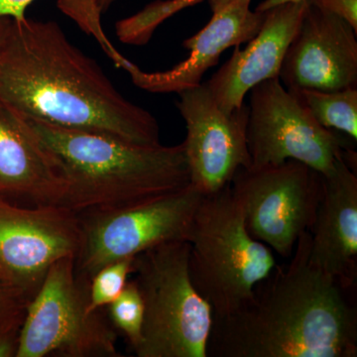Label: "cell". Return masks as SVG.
<instances>
[{"label": "cell", "mask_w": 357, "mask_h": 357, "mask_svg": "<svg viewBox=\"0 0 357 357\" xmlns=\"http://www.w3.org/2000/svg\"><path fill=\"white\" fill-rule=\"evenodd\" d=\"M0 100L25 119L161 144L153 115L126 100L54 21L0 17Z\"/></svg>", "instance_id": "obj_1"}, {"label": "cell", "mask_w": 357, "mask_h": 357, "mask_svg": "<svg viewBox=\"0 0 357 357\" xmlns=\"http://www.w3.org/2000/svg\"><path fill=\"white\" fill-rule=\"evenodd\" d=\"M303 234L238 309L213 318L208 357H356V289L310 260Z\"/></svg>", "instance_id": "obj_2"}, {"label": "cell", "mask_w": 357, "mask_h": 357, "mask_svg": "<svg viewBox=\"0 0 357 357\" xmlns=\"http://www.w3.org/2000/svg\"><path fill=\"white\" fill-rule=\"evenodd\" d=\"M23 119L64 182L63 206L75 213L138 204L191 184L183 143L143 146Z\"/></svg>", "instance_id": "obj_3"}, {"label": "cell", "mask_w": 357, "mask_h": 357, "mask_svg": "<svg viewBox=\"0 0 357 357\" xmlns=\"http://www.w3.org/2000/svg\"><path fill=\"white\" fill-rule=\"evenodd\" d=\"M188 241L190 277L210 304L213 319L238 309L277 265L271 248L248 234L229 185L204 195Z\"/></svg>", "instance_id": "obj_4"}, {"label": "cell", "mask_w": 357, "mask_h": 357, "mask_svg": "<svg viewBox=\"0 0 357 357\" xmlns=\"http://www.w3.org/2000/svg\"><path fill=\"white\" fill-rule=\"evenodd\" d=\"M189 256L187 241L160 244L135 256L133 279L144 305L136 356L208 357L213 311L192 284Z\"/></svg>", "instance_id": "obj_5"}, {"label": "cell", "mask_w": 357, "mask_h": 357, "mask_svg": "<svg viewBox=\"0 0 357 357\" xmlns=\"http://www.w3.org/2000/svg\"><path fill=\"white\" fill-rule=\"evenodd\" d=\"M75 256L53 265L28 302L16 357H121L109 316L89 310V280Z\"/></svg>", "instance_id": "obj_6"}, {"label": "cell", "mask_w": 357, "mask_h": 357, "mask_svg": "<svg viewBox=\"0 0 357 357\" xmlns=\"http://www.w3.org/2000/svg\"><path fill=\"white\" fill-rule=\"evenodd\" d=\"M203 197L190 184L141 203L77 213L81 243L75 258L77 275L91 280L110 263L135 257L160 244L188 241Z\"/></svg>", "instance_id": "obj_7"}, {"label": "cell", "mask_w": 357, "mask_h": 357, "mask_svg": "<svg viewBox=\"0 0 357 357\" xmlns=\"http://www.w3.org/2000/svg\"><path fill=\"white\" fill-rule=\"evenodd\" d=\"M256 241L290 258L298 239L310 231L324 194V177L296 160L279 165L241 168L229 183Z\"/></svg>", "instance_id": "obj_8"}, {"label": "cell", "mask_w": 357, "mask_h": 357, "mask_svg": "<svg viewBox=\"0 0 357 357\" xmlns=\"http://www.w3.org/2000/svg\"><path fill=\"white\" fill-rule=\"evenodd\" d=\"M249 93L246 140L251 168L296 160L323 176L333 172L337 159L349 148L278 77L256 84Z\"/></svg>", "instance_id": "obj_9"}, {"label": "cell", "mask_w": 357, "mask_h": 357, "mask_svg": "<svg viewBox=\"0 0 357 357\" xmlns=\"http://www.w3.org/2000/svg\"><path fill=\"white\" fill-rule=\"evenodd\" d=\"M79 215L62 206L22 208L0 195V280L31 300L50 268L76 257Z\"/></svg>", "instance_id": "obj_10"}, {"label": "cell", "mask_w": 357, "mask_h": 357, "mask_svg": "<svg viewBox=\"0 0 357 357\" xmlns=\"http://www.w3.org/2000/svg\"><path fill=\"white\" fill-rule=\"evenodd\" d=\"M178 95L176 105L187 128L183 144L191 184L204 195L213 194L227 187L238 169L251 165L246 140L248 105L243 103L227 114L204 83Z\"/></svg>", "instance_id": "obj_11"}, {"label": "cell", "mask_w": 357, "mask_h": 357, "mask_svg": "<svg viewBox=\"0 0 357 357\" xmlns=\"http://www.w3.org/2000/svg\"><path fill=\"white\" fill-rule=\"evenodd\" d=\"M357 32L335 14L307 3L282 62L289 91H342L357 86Z\"/></svg>", "instance_id": "obj_12"}, {"label": "cell", "mask_w": 357, "mask_h": 357, "mask_svg": "<svg viewBox=\"0 0 357 357\" xmlns=\"http://www.w3.org/2000/svg\"><path fill=\"white\" fill-rule=\"evenodd\" d=\"M252 0H208L213 16L201 31L185 39L187 60L166 72L145 73L130 61L122 69L138 88L155 93H180L198 86L206 70L215 67L220 56L231 47L255 38L261 29L265 13L252 11Z\"/></svg>", "instance_id": "obj_13"}, {"label": "cell", "mask_w": 357, "mask_h": 357, "mask_svg": "<svg viewBox=\"0 0 357 357\" xmlns=\"http://www.w3.org/2000/svg\"><path fill=\"white\" fill-rule=\"evenodd\" d=\"M356 152L347 149L324 177V194L310 229V260L344 287L357 286V175Z\"/></svg>", "instance_id": "obj_14"}, {"label": "cell", "mask_w": 357, "mask_h": 357, "mask_svg": "<svg viewBox=\"0 0 357 357\" xmlns=\"http://www.w3.org/2000/svg\"><path fill=\"white\" fill-rule=\"evenodd\" d=\"M307 6L304 0L268 9L261 29L248 47L243 50L234 47L229 60L204 83L220 109L231 114L256 84L279 79L282 62Z\"/></svg>", "instance_id": "obj_15"}, {"label": "cell", "mask_w": 357, "mask_h": 357, "mask_svg": "<svg viewBox=\"0 0 357 357\" xmlns=\"http://www.w3.org/2000/svg\"><path fill=\"white\" fill-rule=\"evenodd\" d=\"M0 195L62 206L65 185L25 119L0 100Z\"/></svg>", "instance_id": "obj_16"}, {"label": "cell", "mask_w": 357, "mask_h": 357, "mask_svg": "<svg viewBox=\"0 0 357 357\" xmlns=\"http://www.w3.org/2000/svg\"><path fill=\"white\" fill-rule=\"evenodd\" d=\"M291 91L321 126L344 132L356 142L357 88L335 91L318 89Z\"/></svg>", "instance_id": "obj_17"}, {"label": "cell", "mask_w": 357, "mask_h": 357, "mask_svg": "<svg viewBox=\"0 0 357 357\" xmlns=\"http://www.w3.org/2000/svg\"><path fill=\"white\" fill-rule=\"evenodd\" d=\"M201 1L203 0H155L139 13L119 20L115 25L117 37L122 43L142 46L150 41L162 23Z\"/></svg>", "instance_id": "obj_18"}, {"label": "cell", "mask_w": 357, "mask_h": 357, "mask_svg": "<svg viewBox=\"0 0 357 357\" xmlns=\"http://www.w3.org/2000/svg\"><path fill=\"white\" fill-rule=\"evenodd\" d=\"M107 307L109 319L114 328L126 335L131 349L135 351L142 337L144 305L134 279L128 281L121 295Z\"/></svg>", "instance_id": "obj_19"}, {"label": "cell", "mask_w": 357, "mask_h": 357, "mask_svg": "<svg viewBox=\"0 0 357 357\" xmlns=\"http://www.w3.org/2000/svg\"><path fill=\"white\" fill-rule=\"evenodd\" d=\"M135 257L117 260L100 268L89 280V310L98 311L109 306L121 295L129 275L133 274Z\"/></svg>", "instance_id": "obj_20"}, {"label": "cell", "mask_w": 357, "mask_h": 357, "mask_svg": "<svg viewBox=\"0 0 357 357\" xmlns=\"http://www.w3.org/2000/svg\"><path fill=\"white\" fill-rule=\"evenodd\" d=\"M29 300L0 280V330L22 325Z\"/></svg>", "instance_id": "obj_21"}, {"label": "cell", "mask_w": 357, "mask_h": 357, "mask_svg": "<svg viewBox=\"0 0 357 357\" xmlns=\"http://www.w3.org/2000/svg\"><path fill=\"white\" fill-rule=\"evenodd\" d=\"M307 3L335 14L357 32V0H307Z\"/></svg>", "instance_id": "obj_22"}, {"label": "cell", "mask_w": 357, "mask_h": 357, "mask_svg": "<svg viewBox=\"0 0 357 357\" xmlns=\"http://www.w3.org/2000/svg\"><path fill=\"white\" fill-rule=\"evenodd\" d=\"M21 326L0 330V357L16 356Z\"/></svg>", "instance_id": "obj_23"}, {"label": "cell", "mask_w": 357, "mask_h": 357, "mask_svg": "<svg viewBox=\"0 0 357 357\" xmlns=\"http://www.w3.org/2000/svg\"><path fill=\"white\" fill-rule=\"evenodd\" d=\"M34 0H0V17L24 20L28 6Z\"/></svg>", "instance_id": "obj_24"}, {"label": "cell", "mask_w": 357, "mask_h": 357, "mask_svg": "<svg viewBox=\"0 0 357 357\" xmlns=\"http://www.w3.org/2000/svg\"><path fill=\"white\" fill-rule=\"evenodd\" d=\"M304 1V0H264L261 3L256 7V11H260V13H264L268 9L272 8V7L280 6V4L287 3V2H300Z\"/></svg>", "instance_id": "obj_25"}, {"label": "cell", "mask_w": 357, "mask_h": 357, "mask_svg": "<svg viewBox=\"0 0 357 357\" xmlns=\"http://www.w3.org/2000/svg\"><path fill=\"white\" fill-rule=\"evenodd\" d=\"M116 0H98V6L102 13H107Z\"/></svg>", "instance_id": "obj_26"}]
</instances>
